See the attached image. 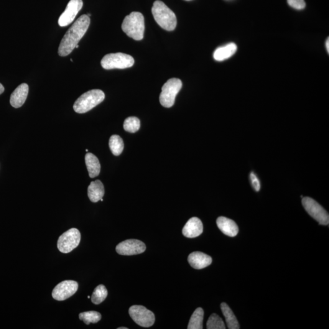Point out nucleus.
Returning <instances> with one entry per match:
<instances>
[{
    "mask_svg": "<svg viewBox=\"0 0 329 329\" xmlns=\"http://www.w3.org/2000/svg\"><path fill=\"white\" fill-rule=\"evenodd\" d=\"M90 24V17L88 15H83L76 20L61 40L58 49L59 55L65 57L70 55L85 35Z\"/></svg>",
    "mask_w": 329,
    "mask_h": 329,
    "instance_id": "1",
    "label": "nucleus"
},
{
    "mask_svg": "<svg viewBox=\"0 0 329 329\" xmlns=\"http://www.w3.org/2000/svg\"><path fill=\"white\" fill-rule=\"evenodd\" d=\"M152 14L155 22L163 29L172 31L177 27V17L164 2L159 0L155 1L152 7Z\"/></svg>",
    "mask_w": 329,
    "mask_h": 329,
    "instance_id": "2",
    "label": "nucleus"
},
{
    "mask_svg": "<svg viewBox=\"0 0 329 329\" xmlns=\"http://www.w3.org/2000/svg\"><path fill=\"white\" fill-rule=\"evenodd\" d=\"M121 28L127 36L137 41L142 40L145 32L144 15L139 12H132L124 18Z\"/></svg>",
    "mask_w": 329,
    "mask_h": 329,
    "instance_id": "3",
    "label": "nucleus"
},
{
    "mask_svg": "<svg viewBox=\"0 0 329 329\" xmlns=\"http://www.w3.org/2000/svg\"><path fill=\"white\" fill-rule=\"evenodd\" d=\"M105 98V94L98 89L89 90L84 93L77 99L73 105L76 113L84 114L95 108Z\"/></svg>",
    "mask_w": 329,
    "mask_h": 329,
    "instance_id": "4",
    "label": "nucleus"
},
{
    "mask_svg": "<svg viewBox=\"0 0 329 329\" xmlns=\"http://www.w3.org/2000/svg\"><path fill=\"white\" fill-rule=\"evenodd\" d=\"M134 63V59L131 56L122 53L107 55L101 61L102 67L106 70L129 68L132 67Z\"/></svg>",
    "mask_w": 329,
    "mask_h": 329,
    "instance_id": "5",
    "label": "nucleus"
},
{
    "mask_svg": "<svg viewBox=\"0 0 329 329\" xmlns=\"http://www.w3.org/2000/svg\"><path fill=\"white\" fill-rule=\"evenodd\" d=\"M182 83L179 79L172 78L168 80L162 88L159 96L160 103L165 108H170L174 105L176 96L182 88Z\"/></svg>",
    "mask_w": 329,
    "mask_h": 329,
    "instance_id": "6",
    "label": "nucleus"
},
{
    "mask_svg": "<svg viewBox=\"0 0 329 329\" xmlns=\"http://www.w3.org/2000/svg\"><path fill=\"white\" fill-rule=\"evenodd\" d=\"M81 233L78 229L71 228L61 235L58 241V248L62 253L67 254L80 244Z\"/></svg>",
    "mask_w": 329,
    "mask_h": 329,
    "instance_id": "7",
    "label": "nucleus"
},
{
    "mask_svg": "<svg viewBox=\"0 0 329 329\" xmlns=\"http://www.w3.org/2000/svg\"><path fill=\"white\" fill-rule=\"evenodd\" d=\"M302 205L307 213L317 221L320 224L327 226L329 223V215L327 211L313 199L309 197L302 198Z\"/></svg>",
    "mask_w": 329,
    "mask_h": 329,
    "instance_id": "8",
    "label": "nucleus"
},
{
    "mask_svg": "<svg viewBox=\"0 0 329 329\" xmlns=\"http://www.w3.org/2000/svg\"><path fill=\"white\" fill-rule=\"evenodd\" d=\"M130 316L134 322L143 328L151 327L155 322V316L151 311L142 305H133L129 308Z\"/></svg>",
    "mask_w": 329,
    "mask_h": 329,
    "instance_id": "9",
    "label": "nucleus"
},
{
    "mask_svg": "<svg viewBox=\"0 0 329 329\" xmlns=\"http://www.w3.org/2000/svg\"><path fill=\"white\" fill-rule=\"evenodd\" d=\"M78 289L77 282L74 280H65L56 285L53 290L52 297L59 301H62L75 295Z\"/></svg>",
    "mask_w": 329,
    "mask_h": 329,
    "instance_id": "10",
    "label": "nucleus"
},
{
    "mask_svg": "<svg viewBox=\"0 0 329 329\" xmlns=\"http://www.w3.org/2000/svg\"><path fill=\"white\" fill-rule=\"evenodd\" d=\"M146 250L144 242L138 239H127L120 243L116 247L117 253L122 256H133L143 253Z\"/></svg>",
    "mask_w": 329,
    "mask_h": 329,
    "instance_id": "11",
    "label": "nucleus"
},
{
    "mask_svg": "<svg viewBox=\"0 0 329 329\" xmlns=\"http://www.w3.org/2000/svg\"><path fill=\"white\" fill-rule=\"evenodd\" d=\"M83 6V0H70L64 12L61 14L58 24L61 27H65L71 24L78 12Z\"/></svg>",
    "mask_w": 329,
    "mask_h": 329,
    "instance_id": "12",
    "label": "nucleus"
},
{
    "mask_svg": "<svg viewBox=\"0 0 329 329\" xmlns=\"http://www.w3.org/2000/svg\"><path fill=\"white\" fill-rule=\"evenodd\" d=\"M203 232L202 221L196 217L190 218L182 229L183 236L192 239L200 236Z\"/></svg>",
    "mask_w": 329,
    "mask_h": 329,
    "instance_id": "13",
    "label": "nucleus"
},
{
    "mask_svg": "<svg viewBox=\"0 0 329 329\" xmlns=\"http://www.w3.org/2000/svg\"><path fill=\"white\" fill-rule=\"evenodd\" d=\"M188 261L193 269H201L209 266L212 262V259L203 252H194L188 256Z\"/></svg>",
    "mask_w": 329,
    "mask_h": 329,
    "instance_id": "14",
    "label": "nucleus"
},
{
    "mask_svg": "<svg viewBox=\"0 0 329 329\" xmlns=\"http://www.w3.org/2000/svg\"><path fill=\"white\" fill-rule=\"evenodd\" d=\"M29 91L28 84L24 83L17 87L14 92L11 94L10 103L14 108H19L24 105L27 98Z\"/></svg>",
    "mask_w": 329,
    "mask_h": 329,
    "instance_id": "15",
    "label": "nucleus"
},
{
    "mask_svg": "<svg viewBox=\"0 0 329 329\" xmlns=\"http://www.w3.org/2000/svg\"><path fill=\"white\" fill-rule=\"evenodd\" d=\"M216 224L219 230L226 236L234 237L238 234V226L231 219L220 216L216 220Z\"/></svg>",
    "mask_w": 329,
    "mask_h": 329,
    "instance_id": "16",
    "label": "nucleus"
},
{
    "mask_svg": "<svg viewBox=\"0 0 329 329\" xmlns=\"http://www.w3.org/2000/svg\"><path fill=\"white\" fill-rule=\"evenodd\" d=\"M237 50L236 43H230L223 47H219L213 53L214 60L217 61H223L228 60L233 56Z\"/></svg>",
    "mask_w": 329,
    "mask_h": 329,
    "instance_id": "17",
    "label": "nucleus"
},
{
    "mask_svg": "<svg viewBox=\"0 0 329 329\" xmlns=\"http://www.w3.org/2000/svg\"><path fill=\"white\" fill-rule=\"evenodd\" d=\"M85 162L89 177L91 178L98 177L101 171V165L98 158L92 153L88 152L85 156Z\"/></svg>",
    "mask_w": 329,
    "mask_h": 329,
    "instance_id": "18",
    "label": "nucleus"
},
{
    "mask_svg": "<svg viewBox=\"0 0 329 329\" xmlns=\"http://www.w3.org/2000/svg\"><path fill=\"white\" fill-rule=\"evenodd\" d=\"M104 195V187L100 180H96L90 183L88 187V196L91 202L97 203Z\"/></svg>",
    "mask_w": 329,
    "mask_h": 329,
    "instance_id": "19",
    "label": "nucleus"
},
{
    "mask_svg": "<svg viewBox=\"0 0 329 329\" xmlns=\"http://www.w3.org/2000/svg\"><path fill=\"white\" fill-rule=\"evenodd\" d=\"M221 309L225 317L227 325L229 329H239V325L236 316L227 303L223 302L221 304Z\"/></svg>",
    "mask_w": 329,
    "mask_h": 329,
    "instance_id": "20",
    "label": "nucleus"
},
{
    "mask_svg": "<svg viewBox=\"0 0 329 329\" xmlns=\"http://www.w3.org/2000/svg\"><path fill=\"white\" fill-rule=\"evenodd\" d=\"M204 310L203 308H196L191 317L188 325V329H202L204 319Z\"/></svg>",
    "mask_w": 329,
    "mask_h": 329,
    "instance_id": "21",
    "label": "nucleus"
},
{
    "mask_svg": "<svg viewBox=\"0 0 329 329\" xmlns=\"http://www.w3.org/2000/svg\"><path fill=\"white\" fill-rule=\"evenodd\" d=\"M109 148L114 155H120L123 151L124 142L123 139L118 135H113L109 139Z\"/></svg>",
    "mask_w": 329,
    "mask_h": 329,
    "instance_id": "22",
    "label": "nucleus"
},
{
    "mask_svg": "<svg viewBox=\"0 0 329 329\" xmlns=\"http://www.w3.org/2000/svg\"><path fill=\"white\" fill-rule=\"evenodd\" d=\"M108 295V292L106 287L103 285H99L94 290L92 296H91V302L96 305L99 304L106 299Z\"/></svg>",
    "mask_w": 329,
    "mask_h": 329,
    "instance_id": "23",
    "label": "nucleus"
},
{
    "mask_svg": "<svg viewBox=\"0 0 329 329\" xmlns=\"http://www.w3.org/2000/svg\"><path fill=\"white\" fill-rule=\"evenodd\" d=\"M79 318L80 320L84 321V323L87 325H90V323H97L101 320V315L95 311H89L80 313L79 315Z\"/></svg>",
    "mask_w": 329,
    "mask_h": 329,
    "instance_id": "24",
    "label": "nucleus"
},
{
    "mask_svg": "<svg viewBox=\"0 0 329 329\" xmlns=\"http://www.w3.org/2000/svg\"><path fill=\"white\" fill-rule=\"evenodd\" d=\"M123 127L125 131L134 133L139 131L140 129V120L135 117H128L124 120Z\"/></svg>",
    "mask_w": 329,
    "mask_h": 329,
    "instance_id": "25",
    "label": "nucleus"
},
{
    "mask_svg": "<svg viewBox=\"0 0 329 329\" xmlns=\"http://www.w3.org/2000/svg\"><path fill=\"white\" fill-rule=\"evenodd\" d=\"M207 329H225L223 320L215 313L211 315L207 322Z\"/></svg>",
    "mask_w": 329,
    "mask_h": 329,
    "instance_id": "26",
    "label": "nucleus"
},
{
    "mask_svg": "<svg viewBox=\"0 0 329 329\" xmlns=\"http://www.w3.org/2000/svg\"><path fill=\"white\" fill-rule=\"evenodd\" d=\"M287 2L291 7L298 10L304 9L306 5L304 0H287Z\"/></svg>",
    "mask_w": 329,
    "mask_h": 329,
    "instance_id": "27",
    "label": "nucleus"
},
{
    "mask_svg": "<svg viewBox=\"0 0 329 329\" xmlns=\"http://www.w3.org/2000/svg\"><path fill=\"white\" fill-rule=\"evenodd\" d=\"M250 180H251L252 187L256 192H259L261 189V183H260L259 179L257 178L254 173L251 172L250 173Z\"/></svg>",
    "mask_w": 329,
    "mask_h": 329,
    "instance_id": "28",
    "label": "nucleus"
},
{
    "mask_svg": "<svg viewBox=\"0 0 329 329\" xmlns=\"http://www.w3.org/2000/svg\"><path fill=\"white\" fill-rule=\"evenodd\" d=\"M4 91V87L2 85L1 83H0V95H1V94L3 93Z\"/></svg>",
    "mask_w": 329,
    "mask_h": 329,
    "instance_id": "29",
    "label": "nucleus"
},
{
    "mask_svg": "<svg viewBox=\"0 0 329 329\" xmlns=\"http://www.w3.org/2000/svg\"><path fill=\"white\" fill-rule=\"evenodd\" d=\"M329 38H328V40H326V48H327L328 53H329Z\"/></svg>",
    "mask_w": 329,
    "mask_h": 329,
    "instance_id": "30",
    "label": "nucleus"
},
{
    "mask_svg": "<svg viewBox=\"0 0 329 329\" xmlns=\"http://www.w3.org/2000/svg\"><path fill=\"white\" fill-rule=\"evenodd\" d=\"M118 329H127V328H119Z\"/></svg>",
    "mask_w": 329,
    "mask_h": 329,
    "instance_id": "31",
    "label": "nucleus"
},
{
    "mask_svg": "<svg viewBox=\"0 0 329 329\" xmlns=\"http://www.w3.org/2000/svg\"><path fill=\"white\" fill-rule=\"evenodd\" d=\"M75 48H79V45H76Z\"/></svg>",
    "mask_w": 329,
    "mask_h": 329,
    "instance_id": "32",
    "label": "nucleus"
},
{
    "mask_svg": "<svg viewBox=\"0 0 329 329\" xmlns=\"http://www.w3.org/2000/svg\"><path fill=\"white\" fill-rule=\"evenodd\" d=\"M88 298H89V299H90V296H88Z\"/></svg>",
    "mask_w": 329,
    "mask_h": 329,
    "instance_id": "33",
    "label": "nucleus"
},
{
    "mask_svg": "<svg viewBox=\"0 0 329 329\" xmlns=\"http://www.w3.org/2000/svg\"><path fill=\"white\" fill-rule=\"evenodd\" d=\"M86 151L87 152H88V150H86Z\"/></svg>",
    "mask_w": 329,
    "mask_h": 329,
    "instance_id": "34",
    "label": "nucleus"
},
{
    "mask_svg": "<svg viewBox=\"0 0 329 329\" xmlns=\"http://www.w3.org/2000/svg\"><path fill=\"white\" fill-rule=\"evenodd\" d=\"M187 1H189V0H187Z\"/></svg>",
    "mask_w": 329,
    "mask_h": 329,
    "instance_id": "35",
    "label": "nucleus"
}]
</instances>
